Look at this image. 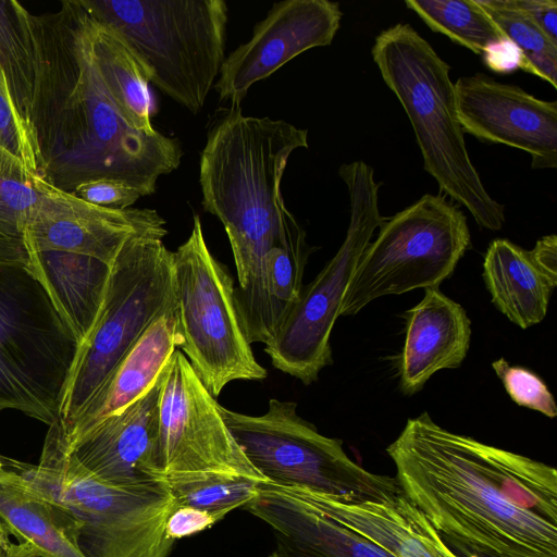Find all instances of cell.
Masks as SVG:
<instances>
[{"instance_id":"6da1fadb","label":"cell","mask_w":557,"mask_h":557,"mask_svg":"<svg viewBox=\"0 0 557 557\" xmlns=\"http://www.w3.org/2000/svg\"><path fill=\"white\" fill-rule=\"evenodd\" d=\"M386 453L406 496L440 534L499 557H557V471L408 419Z\"/></svg>"},{"instance_id":"7a4b0ae2","label":"cell","mask_w":557,"mask_h":557,"mask_svg":"<svg viewBox=\"0 0 557 557\" xmlns=\"http://www.w3.org/2000/svg\"><path fill=\"white\" fill-rule=\"evenodd\" d=\"M34 15L39 73L33 132L40 176L72 193L87 181L113 178L152 195L161 175L182 160L177 139L129 126L104 92L96 72L79 0Z\"/></svg>"},{"instance_id":"3957f363","label":"cell","mask_w":557,"mask_h":557,"mask_svg":"<svg viewBox=\"0 0 557 557\" xmlns=\"http://www.w3.org/2000/svg\"><path fill=\"white\" fill-rule=\"evenodd\" d=\"M298 148H308L307 129L246 116L239 106L208 132L200 157L201 203L224 225L240 288L257 277L267 253L297 222L285 206L281 183Z\"/></svg>"},{"instance_id":"277c9868","label":"cell","mask_w":557,"mask_h":557,"mask_svg":"<svg viewBox=\"0 0 557 557\" xmlns=\"http://www.w3.org/2000/svg\"><path fill=\"white\" fill-rule=\"evenodd\" d=\"M371 54L383 81L404 108L424 170L440 190L465 207L479 226L500 230L505 206L490 196L471 162L457 117L450 66L405 23L382 30Z\"/></svg>"},{"instance_id":"5b68a950","label":"cell","mask_w":557,"mask_h":557,"mask_svg":"<svg viewBox=\"0 0 557 557\" xmlns=\"http://www.w3.org/2000/svg\"><path fill=\"white\" fill-rule=\"evenodd\" d=\"M7 466L67 513L84 557H170L174 541L165 523L176 507L170 486L127 488L99 480L69 454L60 420L49 425L37 465Z\"/></svg>"},{"instance_id":"8992f818","label":"cell","mask_w":557,"mask_h":557,"mask_svg":"<svg viewBox=\"0 0 557 557\" xmlns=\"http://www.w3.org/2000/svg\"><path fill=\"white\" fill-rule=\"evenodd\" d=\"M115 29L153 84L196 114L225 60L223 0H79Z\"/></svg>"},{"instance_id":"52a82bcc","label":"cell","mask_w":557,"mask_h":557,"mask_svg":"<svg viewBox=\"0 0 557 557\" xmlns=\"http://www.w3.org/2000/svg\"><path fill=\"white\" fill-rule=\"evenodd\" d=\"M79 343L21 263L0 261V411L59 420Z\"/></svg>"},{"instance_id":"ba28073f","label":"cell","mask_w":557,"mask_h":557,"mask_svg":"<svg viewBox=\"0 0 557 557\" xmlns=\"http://www.w3.org/2000/svg\"><path fill=\"white\" fill-rule=\"evenodd\" d=\"M154 235L128 240L110 268L97 321L79 345L59 420L64 429L150 325L177 305L173 251Z\"/></svg>"},{"instance_id":"9c48e42d","label":"cell","mask_w":557,"mask_h":557,"mask_svg":"<svg viewBox=\"0 0 557 557\" xmlns=\"http://www.w3.org/2000/svg\"><path fill=\"white\" fill-rule=\"evenodd\" d=\"M220 413L253 468L271 484L302 487L351 500H384L403 493L396 478L372 473L297 413L293 401L270 399L262 416Z\"/></svg>"},{"instance_id":"30bf717a","label":"cell","mask_w":557,"mask_h":557,"mask_svg":"<svg viewBox=\"0 0 557 557\" xmlns=\"http://www.w3.org/2000/svg\"><path fill=\"white\" fill-rule=\"evenodd\" d=\"M363 251L341 307L358 313L371 301L438 287L471 244L467 218L441 194H426L386 218Z\"/></svg>"},{"instance_id":"8fae6325","label":"cell","mask_w":557,"mask_h":557,"mask_svg":"<svg viewBox=\"0 0 557 557\" xmlns=\"http://www.w3.org/2000/svg\"><path fill=\"white\" fill-rule=\"evenodd\" d=\"M350 205L343 244L315 278L304 286L275 336L264 347L272 366L304 384L315 382L332 364L331 333L349 282L374 232L386 219L379 209V188L372 166L363 161L341 165Z\"/></svg>"},{"instance_id":"7c38bea8","label":"cell","mask_w":557,"mask_h":557,"mask_svg":"<svg viewBox=\"0 0 557 557\" xmlns=\"http://www.w3.org/2000/svg\"><path fill=\"white\" fill-rule=\"evenodd\" d=\"M173 265L180 348L209 393L216 398L232 381L265 379L239 322L233 278L209 250L198 215Z\"/></svg>"},{"instance_id":"4fadbf2b","label":"cell","mask_w":557,"mask_h":557,"mask_svg":"<svg viewBox=\"0 0 557 557\" xmlns=\"http://www.w3.org/2000/svg\"><path fill=\"white\" fill-rule=\"evenodd\" d=\"M157 462L170 487L213 476L267 482L235 441L219 403L178 349L160 374Z\"/></svg>"},{"instance_id":"5bb4252c","label":"cell","mask_w":557,"mask_h":557,"mask_svg":"<svg viewBox=\"0 0 557 557\" xmlns=\"http://www.w3.org/2000/svg\"><path fill=\"white\" fill-rule=\"evenodd\" d=\"M37 200L24 228L28 251H66L112 265L124 245L136 237L168 234L153 209H109L34 176Z\"/></svg>"},{"instance_id":"9a60e30c","label":"cell","mask_w":557,"mask_h":557,"mask_svg":"<svg viewBox=\"0 0 557 557\" xmlns=\"http://www.w3.org/2000/svg\"><path fill=\"white\" fill-rule=\"evenodd\" d=\"M343 13L329 0L276 2L221 67L213 88L222 100L239 106L249 88L268 78L298 54L332 44Z\"/></svg>"},{"instance_id":"2e32d148","label":"cell","mask_w":557,"mask_h":557,"mask_svg":"<svg viewBox=\"0 0 557 557\" xmlns=\"http://www.w3.org/2000/svg\"><path fill=\"white\" fill-rule=\"evenodd\" d=\"M458 121L465 133L528 152L533 169L557 166V102L476 73L454 83Z\"/></svg>"},{"instance_id":"e0dca14e","label":"cell","mask_w":557,"mask_h":557,"mask_svg":"<svg viewBox=\"0 0 557 557\" xmlns=\"http://www.w3.org/2000/svg\"><path fill=\"white\" fill-rule=\"evenodd\" d=\"M159 396L160 376L144 396L122 412L74 440H65L69 454L92 475L115 486L169 485L157 462Z\"/></svg>"},{"instance_id":"ac0fdd59","label":"cell","mask_w":557,"mask_h":557,"mask_svg":"<svg viewBox=\"0 0 557 557\" xmlns=\"http://www.w3.org/2000/svg\"><path fill=\"white\" fill-rule=\"evenodd\" d=\"M244 508L270 527L274 548L269 557H394L290 487L259 482Z\"/></svg>"},{"instance_id":"d6986e66","label":"cell","mask_w":557,"mask_h":557,"mask_svg":"<svg viewBox=\"0 0 557 557\" xmlns=\"http://www.w3.org/2000/svg\"><path fill=\"white\" fill-rule=\"evenodd\" d=\"M318 510L394 557H459L403 492L384 500H351L290 487Z\"/></svg>"},{"instance_id":"ffe728a7","label":"cell","mask_w":557,"mask_h":557,"mask_svg":"<svg viewBox=\"0 0 557 557\" xmlns=\"http://www.w3.org/2000/svg\"><path fill=\"white\" fill-rule=\"evenodd\" d=\"M483 278L495 307L521 329L543 321L557 285V236L546 235L531 250L505 238L491 242Z\"/></svg>"},{"instance_id":"44dd1931","label":"cell","mask_w":557,"mask_h":557,"mask_svg":"<svg viewBox=\"0 0 557 557\" xmlns=\"http://www.w3.org/2000/svg\"><path fill=\"white\" fill-rule=\"evenodd\" d=\"M424 290L422 300L407 311L399 360L400 389L409 396L440 370L460 367L470 346L471 322L466 310L438 287Z\"/></svg>"},{"instance_id":"7402d4cb","label":"cell","mask_w":557,"mask_h":557,"mask_svg":"<svg viewBox=\"0 0 557 557\" xmlns=\"http://www.w3.org/2000/svg\"><path fill=\"white\" fill-rule=\"evenodd\" d=\"M314 250L298 221L264 257L257 277L235 287V306L249 344L267 345L275 336L302 289L305 267Z\"/></svg>"},{"instance_id":"603a6c76","label":"cell","mask_w":557,"mask_h":557,"mask_svg":"<svg viewBox=\"0 0 557 557\" xmlns=\"http://www.w3.org/2000/svg\"><path fill=\"white\" fill-rule=\"evenodd\" d=\"M182 343L176 305L150 325L77 418L66 429L63 428L65 440L76 438L144 396Z\"/></svg>"},{"instance_id":"cb8c5ba5","label":"cell","mask_w":557,"mask_h":557,"mask_svg":"<svg viewBox=\"0 0 557 557\" xmlns=\"http://www.w3.org/2000/svg\"><path fill=\"white\" fill-rule=\"evenodd\" d=\"M26 268L82 345L99 315L111 267L92 257L48 250L28 251Z\"/></svg>"},{"instance_id":"d4e9b609","label":"cell","mask_w":557,"mask_h":557,"mask_svg":"<svg viewBox=\"0 0 557 557\" xmlns=\"http://www.w3.org/2000/svg\"><path fill=\"white\" fill-rule=\"evenodd\" d=\"M0 521L38 557H84L75 527L54 502L25 485L7 466L0 476Z\"/></svg>"},{"instance_id":"484cf974","label":"cell","mask_w":557,"mask_h":557,"mask_svg":"<svg viewBox=\"0 0 557 557\" xmlns=\"http://www.w3.org/2000/svg\"><path fill=\"white\" fill-rule=\"evenodd\" d=\"M84 13L94 65L109 100L129 126L146 135L157 134L149 79L140 62L115 29L85 9Z\"/></svg>"},{"instance_id":"4316f807","label":"cell","mask_w":557,"mask_h":557,"mask_svg":"<svg viewBox=\"0 0 557 557\" xmlns=\"http://www.w3.org/2000/svg\"><path fill=\"white\" fill-rule=\"evenodd\" d=\"M0 65L15 107L35 139L33 115L39 73L35 22L34 15L13 0H0Z\"/></svg>"},{"instance_id":"83f0119b","label":"cell","mask_w":557,"mask_h":557,"mask_svg":"<svg viewBox=\"0 0 557 557\" xmlns=\"http://www.w3.org/2000/svg\"><path fill=\"white\" fill-rule=\"evenodd\" d=\"M405 4L433 32L475 54L506 38L476 0H406Z\"/></svg>"},{"instance_id":"f1b7e54d","label":"cell","mask_w":557,"mask_h":557,"mask_svg":"<svg viewBox=\"0 0 557 557\" xmlns=\"http://www.w3.org/2000/svg\"><path fill=\"white\" fill-rule=\"evenodd\" d=\"M488 17L521 52L522 71L557 88V44L517 7L512 0H476Z\"/></svg>"},{"instance_id":"f546056e","label":"cell","mask_w":557,"mask_h":557,"mask_svg":"<svg viewBox=\"0 0 557 557\" xmlns=\"http://www.w3.org/2000/svg\"><path fill=\"white\" fill-rule=\"evenodd\" d=\"M36 200L33 175L0 172V261L27 267L24 228Z\"/></svg>"},{"instance_id":"4dcf8cb0","label":"cell","mask_w":557,"mask_h":557,"mask_svg":"<svg viewBox=\"0 0 557 557\" xmlns=\"http://www.w3.org/2000/svg\"><path fill=\"white\" fill-rule=\"evenodd\" d=\"M0 172L40 175V158L33 134L13 101L0 65Z\"/></svg>"},{"instance_id":"1f68e13d","label":"cell","mask_w":557,"mask_h":557,"mask_svg":"<svg viewBox=\"0 0 557 557\" xmlns=\"http://www.w3.org/2000/svg\"><path fill=\"white\" fill-rule=\"evenodd\" d=\"M257 481L213 476L170 487L177 505H187L223 519L232 510L244 507L257 494Z\"/></svg>"},{"instance_id":"d6a6232c","label":"cell","mask_w":557,"mask_h":557,"mask_svg":"<svg viewBox=\"0 0 557 557\" xmlns=\"http://www.w3.org/2000/svg\"><path fill=\"white\" fill-rule=\"evenodd\" d=\"M492 367L517 405L548 418L557 416L554 396L540 376L525 368L511 367L504 358L495 360Z\"/></svg>"},{"instance_id":"836d02e7","label":"cell","mask_w":557,"mask_h":557,"mask_svg":"<svg viewBox=\"0 0 557 557\" xmlns=\"http://www.w3.org/2000/svg\"><path fill=\"white\" fill-rule=\"evenodd\" d=\"M72 194L89 203L109 209L131 208L141 197L131 185L113 178L83 182Z\"/></svg>"},{"instance_id":"e575fe53","label":"cell","mask_w":557,"mask_h":557,"mask_svg":"<svg viewBox=\"0 0 557 557\" xmlns=\"http://www.w3.org/2000/svg\"><path fill=\"white\" fill-rule=\"evenodd\" d=\"M216 515L187 505H177L169 515L165 523V534L176 541L185 536L201 532L218 521Z\"/></svg>"},{"instance_id":"d590c367","label":"cell","mask_w":557,"mask_h":557,"mask_svg":"<svg viewBox=\"0 0 557 557\" xmlns=\"http://www.w3.org/2000/svg\"><path fill=\"white\" fill-rule=\"evenodd\" d=\"M554 44H557V2L555 0H512Z\"/></svg>"},{"instance_id":"8d00e7d4","label":"cell","mask_w":557,"mask_h":557,"mask_svg":"<svg viewBox=\"0 0 557 557\" xmlns=\"http://www.w3.org/2000/svg\"><path fill=\"white\" fill-rule=\"evenodd\" d=\"M486 66L497 73L522 70L523 57L520 50L508 39H502L490 46L482 54Z\"/></svg>"},{"instance_id":"74e56055","label":"cell","mask_w":557,"mask_h":557,"mask_svg":"<svg viewBox=\"0 0 557 557\" xmlns=\"http://www.w3.org/2000/svg\"><path fill=\"white\" fill-rule=\"evenodd\" d=\"M0 557H38L35 550L25 544L13 542L0 521Z\"/></svg>"},{"instance_id":"f35d334b","label":"cell","mask_w":557,"mask_h":557,"mask_svg":"<svg viewBox=\"0 0 557 557\" xmlns=\"http://www.w3.org/2000/svg\"><path fill=\"white\" fill-rule=\"evenodd\" d=\"M445 544L459 557H499L497 555L471 547L458 540L441 534Z\"/></svg>"},{"instance_id":"ab89813d","label":"cell","mask_w":557,"mask_h":557,"mask_svg":"<svg viewBox=\"0 0 557 557\" xmlns=\"http://www.w3.org/2000/svg\"><path fill=\"white\" fill-rule=\"evenodd\" d=\"M5 470V459H3L2 457H0V476L2 475V473L4 472Z\"/></svg>"}]
</instances>
